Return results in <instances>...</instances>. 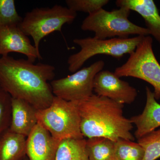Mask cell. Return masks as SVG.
<instances>
[{
  "label": "cell",
  "instance_id": "obj_14",
  "mask_svg": "<svg viewBox=\"0 0 160 160\" xmlns=\"http://www.w3.org/2000/svg\"><path fill=\"white\" fill-rule=\"evenodd\" d=\"M118 7H126L138 12L145 21L150 35L160 45V15L152 0H118Z\"/></svg>",
  "mask_w": 160,
  "mask_h": 160
},
{
  "label": "cell",
  "instance_id": "obj_5",
  "mask_svg": "<svg viewBox=\"0 0 160 160\" xmlns=\"http://www.w3.org/2000/svg\"><path fill=\"white\" fill-rule=\"evenodd\" d=\"M144 36H137L126 38H115L99 39L94 37L76 38L75 44L79 46L81 50L68 58V69L73 73L79 70L87 60L98 55H106L115 58H122L135 51Z\"/></svg>",
  "mask_w": 160,
  "mask_h": 160
},
{
  "label": "cell",
  "instance_id": "obj_6",
  "mask_svg": "<svg viewBox=\"0 0 160 160\" xmlns=\"http://www.w3.org/2000/svg\"><path fill=\"white\" fill-rule=\"evenodd\" d=\"M77 12L61 5L51 8H36L28 12L18 25L27 36H31L40 52L41 40L55 31H61L65 24L73 22Z\"/></svg>",
  "mask_w": 160,
  "mask_h": 160
},
{
  "label": "cell",
  "instance_id": "obj_16",
  "mask_svg": "<svg viewBox=\"0 0 160 160\" xmlns=\"http://www.w3.org/2000/svg\"><path fill=\"white\" fill-rule=\"evenodd\" d=\"M85 138L69 139L60 142L55 160H89L86 149Z\"/></svg>",
  "mask_w": 160,
  "mask_h": 160
},
{
  "label": "cell",
  "instance_id": "obj_7",
  "mask_svg": "<svg viewBox=\"0 0 160 160\" xmlns=\"http://www.w3.org/2000/svg\"><path fill=\"white\" fill-rule=\"evenodd\" d=\"M153 40L144 36L134 52L129 54L126 63L116 68L119 78L132 77L149 83L154 88L155 98H160V64L152 49Z\"/></svg>",
  "mask_w": 160,
  "mask_h": 160
},
{
  "label": "cell",
  "instance_id": "obj_18",
  "mask_svg": "<svg viewBox=\"0 0 160 160\" xmlns=\"http://www.w3.org/2000/svg\"><path fill=\"white\" fill-rule=\"evenodd\" d=\"M144 153L138 142L122 139L116 142L114 160H143Z\"/></svg>",
  "mask_w": 160,
  "mask_h": 160
},
{
  "label": "cell",
  "instance_id": "obj_17",
  "mask_svg": "<svg viewBox=\"0 0 160 160\" xmlns=\"http://www.w3.org/2000/svg\"><path fill=\"white\" fill-rule=\"evenodd\" d=\"M116 142L107 138L96 137L86 141L89 160H114Z\"/></svg>",
  "mask_w": 160,
  "mask_h": 160
},
{
  "label": "cell",
  "instance_id": "obj_10",
  "mask_svg": "<svg viewBox=\"0 0 160 160\" xmlns=\"http://www.w3.org/2000/svg\"><path fill=\"white\" fill-rule=\"evenodd\" d=\"M11 52L24 55L33 63L37 59H42L40 52L18 26H0V56H7Z\"/></svg>",
  "mask_w": 160,
  "mask_h": 160
},
{
  "label": "cell",
  "instance_id": "obj_11",
  "mask_svg": "<svg viewBox=\"0 0 160 160\" xmlns=\"http://www.w3.org/2000/svg\"><path fill=\"white\" fill-rule=\"evenodd\" d=\"M60 142L38 122L26 138V154L28 160H55Z\"/></svg>",
  "mask_w": 160,
  "mask_h": 160
},
{
  "label": "cell",
  "instance_id": "obj_20",
  "mask_svg": "<svg viewBox=\"0 0 160 160\" xmlns=\"http://www.w3.org/2000/svg\"><path fill=\"white\" fill-rule=\"evenodd\" d=\"M22 19L17 11L14 0H0V26H18Z\"/></svg>",
  "mask_w": 160,
  "mask_h": 160
},
{
  "label": "cell",
  "instance_id": "obj_15",
  "mask_svg": "<svg viewBox=\"0 0 160 160\" xmlns=\"http://www.w3.org/2000/svg\"><path fill=\"white\" fill-rule=\"evenodd\" d=\"M26 138L9 130L0 136V160H24Z\"/></svg>",
  "mask_w": 160,
  "mask_h": 160
},
{
  "label": "cell",
  "instance_id": "obj_8",
  "mask_svg": "<svg viewBox=\"0 0 160 160\" xmlns=\"http://www.w3.org/2000/svg\"><path fill=\"white\" fill-rule=\"evenodd\" d=\"M104 66V61L100 60L66 77L52 80L50 83L52 93L68 102H80L87 99L93 94L95 77Z\"/></svg>",
  "mask_w": 160,
  "mask_h": 160
},
{
  "label": "cell",
  "instance_id": "obj_12",
  "mask_svg": "<svg viewBox=\"0 0 160 160\" xmlns=\"http://www.w3.org/2000/svg\"><path fill=\"white\" fill-rule=\"evenodd\" d=\"M38 110L26 101L12 98L9 130L27 138L38 124Z\"/></svg>",
  "mask_w": 160,
  "mask_h": 160
},
{
  "label": "cell",
  "instance_id": "obj_21",
  "mask_svg": "<svg viewBox=\"0 0 160 160\" xmlns=\"http://www.w3.org/2000/svg\"><path fill=\"white\" fill-rule=\"evenodd\" d=\"M11 99V96L0 86V136L10 126Z\"/></svg>",
  "mask_w": 160,
  "mask_h": 160
},
{
  "label": "cell",
  "instance_id": "obj_19",
  "mask_svg": "<svg viewBox=\"0 0 160 160\" xmlns=\"http://www.w3.org/2000/svg\"><path fill=\"white\" fill-rule=\"evenodd\" d=\"M138 142L145 152L143 160H156L160 158V129L138 139Z\"/></svg>",
  "mask_w": 160,
  "mask_h": 160
},
{
  "label": "cell",
  "instance_id": "obj_4",
  "mask_svg": "<svg viewBox=\"0 0 160 160\" xmlns=\"http://www.w3.org/2000/svg\"><path fill=\"white\" fill-rule=\"evenodd\" d=\"M38 122L58 142L84 138L77 102H68L54 96L51 105L37 111Z\"/></svg>",
  "mask_w": 160,
  "mask_h": 160
},
{
  "label": "cell",
  "instance_id": "obj_2",
  "mask_svg": "<svg viewBox=\"0 0 160 160\" xmlns=\"http://www.w3.org/2000/svg\"><path fill=\"white\" fill-rule=\"evenodd\" d=\"M81 130L84 138L103 137L117 142L134 141L133 125L123 115L124 105L108 98L93 94L78 102Z\"/></svg>",
  "mask_w": 160,
  "mask_h": 160
},
{
  "label": "cell",
  "instance_id": "obj_9",
  "mask_svg": "<svg viewBox=\"0 0 160 160\" xmlns=\"http://www.w3.org/2000/svg\"><path fill=\"white\" fill-rule=\"evenodd\" d=\"M93 91L97 95L122 105L133 103L138 96L137 90L134 87L109 70H102L96 75Z\"/></svg>",
  "mask_w": 160,
  "mask_h": 160
},
{
  "label": "cell",
  "instance_id": "obj_22",
  "mask_svg": "<svg viewBox=\"0 0 160 160\" xmlns=\"http://www.w3.org/2000/svg\"><path fill=\"white\" fill-rule=\"evenodd\" d=\"M109 2V0H67V7L72 11L90 14L102 9Z\"/></svg>",
  "mask_w": 160,
  "mask_h": 160
},
{
  "label": "cell",
  "instance_id": "obj_1",
  "mask_svg": "<svg viewBox=\"0 0 160 160\" xmlns=\"http://www.w3.org/2000/svg\"><path fill=\"white\" fill-rule=\"evenodd\" d=\"M55 70L49 64L1 57L0 86L12 98L26 101L37 110L46 109L54 97L49 82L54 78Z\"/></svg>",
  "mask_w": 160,
  "mask_h": 160
},
{
  "label": "cell",
  "instance_id": "obj_23",
  "mask_svg": "<svg viewBox=\"0 0 160 160\" xmlns=\"http://www.w3.org/2000/svg\"><path fill=\"white\" fill-rule=\"evenodd\" d=\"M24 160H28V159H24Z\"/></svg>",
  "mask_w": 160,
  "mask_h": 160
},
{
  "label": "cell",
  "instance_id": "obj_3",
  "mask_svg": "<svg viewBox=\"0 0 160 160\" xmlns=\"http://www.w3.org/2000/svg\"><path fill=\"white\" fill-rule=\"evenodd\" d=\"M131 10L126 7L108 11L103 8L88 15L81 25L83 31L93 32L94 38L106 39L126 38L131 35L147 36L150 35L146 27L138 26L129 21Z\"/></svg>",
  "mask_w": 160,
  "mask_h": 160
},
{
  "label": "cell",
  "instance_id": "obj_13",
  "mask_svg": "<svg viewBox=\"0 0 160 160\" xmlns=\"http://www.w3.org/2000/svg\"><path fill=\"white\" fill-rule=\"evenodd\" d=\"M146 100L144 110L141 114L130 118L136 127L134 134L137 139L160 127V104L149 87L146 86Z\"/></svg>",
  "mask_w": 160,
  "mask_h": 160
}]
</instances>
